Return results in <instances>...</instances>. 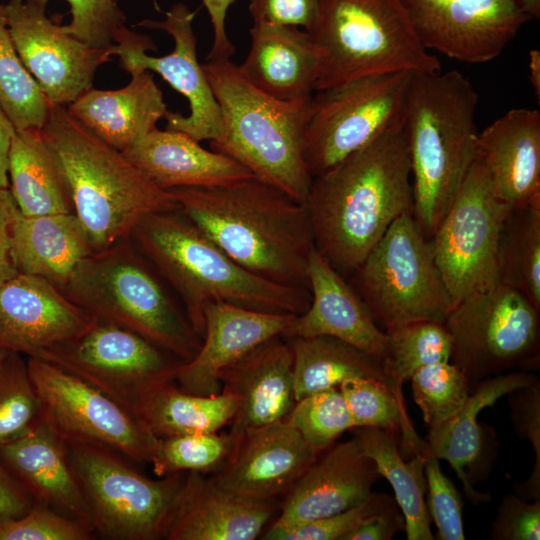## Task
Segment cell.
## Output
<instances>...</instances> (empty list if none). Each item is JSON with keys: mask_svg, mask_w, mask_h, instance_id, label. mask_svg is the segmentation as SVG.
<instances>
[{"mask_svg": "<svg viewBox=\"0 0 540 540\" xmlns=\"http://www.w3.org/2000/svg\"><path fill=\"white\" fill-rule=\"evenodd\" d=\"M316 250L339 272H353L402 214L413 212L402 121L313 177L304 202Z\"/></svg>", "mask_w": 540, "mask_h": 540, "instance_id": "obj_1", "label": "cell"}, {"mask_svg": "<svg viewBox=\"0 0 540 540\" xmlns=\"http://www.w3.org/2000/svg\"><path fill=\"white\" fill-rule=\"evenodd\" d=\"M179 209L229 257L266 280L309 289L315 248L307 208L256 176L169 190Z\"/></svg>", "mask_w": 540, "mask_h": 540, "instance_id": "obj_2", "label": "cell"}, {"mask_svg": "<svg viewBox=\"0 0 540 540\" xmlns=\"http://www.w3.org/2000/svg\"><path fill=\"white\" fill-rule=\"evenodd\" d=\"M129 238L179 297L201 340L204 309L211 302L295 315L310 304L309 289L275 283L249 272L179 208L147 215Z\"/></svg>", "mask_w": 540, "mask_h": 540, "instance_id": "obj_3", "label": "cell"}, {"mask_svg": "<svg viewBox=\"0 0 540 540\" xmlns=\"http://www.w3.org/2000/svg\"><path fill=\"white\" fill-rule=\"evenodd\" d=\"M479 97L459 71L411 76L403 112L413 216L430 239L477 154Z\"/></svg>", "mask_w": 540, "mask_h": 540, "instance_id": "obj_4", "label": "cell"}, {"mask_svg": "<svg viewBox=\"0 0 540 540\" xmlns=\"http://www.w3.org/2000/svg\"><path fill=\"white\" fill-rule=\"evenodd\" d=\"M41 132L93 252L128 239L147 215L179 208L169 190L152 183L66 107L51 105Z\"/></svg>", "mask_w": 540, "mask_h": 540, "instance_id": "obj_5", "label": "cell"}, {"mask_svg": "<svg viewBox=\"0 0 540 540\" xmlns=\"http://www.w3.org/2000/svg\"><path fill=\"white\" fill-rule=\"evenodd\" d=\"M222 117L211 150L245 166L259 179L304 203L312 183L304 156L310 99L281 101L260 91L230 59L202 65Z\"/></svg>", "mask_w": 540, "mask_h": 540, "instance_id": "obj_6", "label": "cell"}, {"mask_svg": "<svg viewBox=\"0 0 540 540\" xmlns=\"http://www.w3.org/2000/svg\"><path fill=\"white\" fill-rule=\"evenodd\" d=\"M170 290L130 238L92 252L61 289L93 319L130 330L185 363L202 340Z\"/></svg>", "mask_w": 540, "mask_h": 540, "instance_id": "obj_7", "label": "cell"}, {"mask_svg": "<svg viewBox=\"0 0 540 540\" xmlns=\"http://www.w3.org/2000/svg\"><path fill=\"white\" fill-rule=\"evenodd\" d=\"M306 31L320 54L315 91L369 75L441 70L419 40L406 0H318Z\"/></svg>", "mask_w": 540, "mask_h": 540, "instance_id": "obj_8", "label": "cell"}, {"mask_svg": "<svg viewBox=\"0 0 540 540\" xmlns=\"http://www.w3.org/2000/svg\"><path fill=\"white\" fill-rule=\"evenodd\" d=\"M67 448L95 534L111 540L166 539L186 475L154 480L106 447L67 443Z\"/></svg>", "mask_w": 540, "mask_h": 540, "instance_id": "obj_9", "label": "cell"}, {"mask_svg": "<svg viewBox=\"0 0 540 540\" xmlns=\"http://www.w3.org/2000/svg\"><path fill=\"white\" fill-rule=\"evenodd\" d=\"M353 273L359 297L385 331L420 320L444 323L452 308L430 239L413 212L391 224Z\"/></svg>", "mask_w": 540, "mask_h": 540, "instance_id": "obj_10", "label": "cell"}, {"mask_svg": "<svg viewBox=\"0 0 540 540\" xmlns=\"http://www.w3.org/2000/svg\"><path fill=\"white\" fill-rule=\"evenodd\" d=\"M539 313L526 296L502 284L466 296L451 308L444 322L452 339L450 361L471 390L494 375L539 368Z\"/></svg>", "mask_w": 540, "mask_h": 540, "instance_id": "obj_11", "label": "cell"}, {"mask_svg": "<svg viewBox=\"0 0 540 540\" xmlns=\"http://www.w3.org/2000/svg\"><path fill=\"white\" fill-rule=\"evenodd\" d=\"M412 74L364 76L312 95L304 131V156L312 178L402 121Z\"/></svg>", "mask_w": 540, "mask_h": 540, "instance_id": "obj_12", "label": "cell"}, {"mask_svg": "<svg viewBox=\"0 0 540 540\" xmlns=\"http://www.w3.org/2000/svg\"><path fill=\"white\" fill-rule=\"evenodd\" d=\"M34 358L79 377L135 416L153 390L175 381L184 363L144 337L98 320L80 335Z\"/></svg>", "mask_w": 540, "mask_h": 540, "instance_id": "obj_13", "label": "cell"}, {"mask_svg": "<svg viewBox=\"0 0 540 540\" xmlns=\"http://www.w3.org/2000/svg\"><path fill=\"white\" fill-rule=\"evenodd\" d=\"M511 206L496 193L476 154L459 191L430 238L452 307L498 284L496 244Z\"/></svg>", "mask_w": 540, "mask_h": 540, "instance_id": "obj_14", "label": "cell"}, {"mask_svg": "<svg viewBox=\"0 0 540 540\" xmlns=\"http://www.w3.org/2000/svg\"><path fill=\"white\" fill-rule=\"evenodd\" d=\"M41 418L66 442L111 449L135 462L151 461L158 438L142 421L79 377L27 358Z\"/></svg>", "mask_w": 540, "mask_h": 540, "instance_id": "obj_15", "label": "cell"}, {"mask_svg": "<svg viewBox=\"0 0 540 540\" xmlns=\"http://www.w3.org/2000/svg\"><path fill=\"white\" fill-rule=\"evenodd\" d=\"M195 15V11L178 3L165 12L164 20L145 19L138 23L145 28L165 31L173 38L174 49L165 56L146 54L147 50H156L154 42L126 26L116 34L109 54L118 56L121 68L128 73L154 71L186 97L190 113L184 116L168 111L164 117L166 129L185 133L198 142H211L221 135L222 117L203 66L197 59V39L193 30Z\"/></svg>", "mask_w": 540, "mask_h": 540, "instance_id": "obj_16", "label": "cell"}, {"mask_svg": "<svg viewBox=\"0 0 540 540\" xmlns=\"http://www.w3.org/2000/svg\"><path fill=\"white\" fill-rule=\"evenodd\" d=\"M47 0L0 4L15 49L51 105L67 107L92 88L97 68L111 60L109 49L92 48L47 16Z\"/></svg>", "mask_w": 540, "mask_h": 540, "instance_id": "obj_17", "label": "cell"}, {"mask_svg": "<svg viewBox=\"0 0 540 540\" xmlns=\"http://www.w3.org/2000/svg\"><path fill=\"white\" fill-rule=\"evenodd\" d=\"M428 51L463 63L497 58L531 16L517 0H406Z\"/></svg>", "mask_w": 540, "mask_h": 540, "instance_id": "obj_18", "label": "cell"}, {"mask_svg": "<svg viewBox=\"0 0 540 540\" xmlns=\"http://www.w3.org/2000/svg\"><path fill=\"white\" fill-rule=\"evenodd\" d=\"M320 453L280 421L245 431L212 479L243 498L272 501L285 494Z\"/></svg>", "mask_w": 540, "mask_h": 540, "instance_id": "obj_19", "label": "cell"}, {"mask_svg": "<svg viewBox=\"0 0 540 540\" xmlns=\"http://www.w3.org/2000/svg\"><path fill=\"white\" fill-rule=\"evenodd\" d=\"M95 322L45 278L17 273L0 286V349L34 357Z\"/></svg>", "mask_w": 540, "mask_h": 540, "instance_id": "obj_20", "label": "cell"}, {"mask_svg": "<svg viewBox=\"0 0 540 540\" xmlns=\"http://www.w3.org/2000/svg\"><path fill=\"white\" fill-rule=\"evenodd\" d=\"M380 474L358 439L323 450L285 493L278 518L282 528L343 512L365 501Z\"/></svg>", "mask_w": 540, "mask_h": 540, "instance_id": "obj_21", "label": "cell"}, {"mask_svg": "<svg viewBox=\"0 0 540 540\" xmlns=\"http://www.w3.org/2000/svg\"><path fill=\"white\" fill-rule=\"evenodd\" d=\"M295 314L252 310L223 302L204 309V335L196 355L175 377L188 393L210 396L221 392L220 374L263 342L282 336Z\"/></svg>", "mask_w": 540, "mask_h": 540, "instance_id": "obj_22", "label": "cell"}, {"mask_svg": "<svg viewBox=\"0 0 540 540\" xmlns=\"http://www.w3.org/2000/svg\"><path fill=\"white\" fill-rule=\"evenodd\" d=\"M220 383L236 402L232 446L247 430L283 421L296 402L289 342L282 336L263 342L225 368Z\"/></svg>", "mask_w": 540, "mask_h": 540, "instance_id": "obj_23", "label": "cell"}, {"mask_svg": "<svg viewBox=\"0 0 540 540\" xmlns=\"http://www.w3.org/2000/svg\"><path fill=\"white\" fill-rule=\"evenodd\" d=\"M311 295L306 311L295 315L282 335L330 336L344 341L382 363L386 333L373 320L355 290L314 248L307 265Z\"/></svg>", "mask_w": 540, "mask_h": 540, "instance_id": "obj_24", "label": "cell"}, {"mask_svg": "<svg viewBox=\"0 0 540 540\" xmlns=\"http://www.w3.org/2000/svg\"><path fill=\"white\" fill-rule=\"evenodd\" d=\"M477 156L509 206L540 203V112L513 108L479 132Z\"/></svg>", "mask_w": 540, "mask_h": 540, "instance_id": "obj_25", "label": "cell"}, {"mask_svg": "<svg viewBox=\"0 0 540 540\" xmlns=\"http://www.w3.org/2000/svg\"><path fill=\"white\" fill-rule=\"evenodd\" d=\"M537 379L529 371H509L483 379L471 390L464 406L439 427L429 430L428 449L437 459L447 461L462 483L465 497L473 504L490 501V495L474 488L488 469L483 461L488 453V432L477 418L510 391Z\"/></svg>", "mask_w": 540, "mask_h": 540, "instance_id": "obj_26", "label": "cell"}, {"mask_svg": "<svg viewBox=\"0 0 540 540\" xmlns=\"http://www.w3.org/2000/svg\"><path fill=\"white\" fill-rule=\"evenodd\" d=\"M251 46L238 66L254 87L281 101L312 97L320 67L319 50L306 30L295 26L254 23Z\"/></svg>", "mask_w": 540, "mask_h": 540, "instance_id": "obj_27", "label": "cell"}, {"mask_svg": "<svg viewBox=\"0 0 540 540\" xmlns=\"http://www.w3.org/2000/svg\"><path fill=\"white\" fill-rule=\"evenodd\" d=\"M0 460L35 501L93 529L67 443L42 418L26 435L0 448Z\"/></svg>", "mask_w": 540, "mask_h": 540, "instance_id": "obj_28", "label": "cell"}, {"mask_svg": "<svg viewBox=\"0 0 540 540\" xmlns=\"http://www.w3.org/2000/svg\"><path fill=\"white\" fill-rule=\"evenodd\" d=\"M274 511L272 501L238 496L199 472L186 475L167 540H253Z\"/></svg>", "mask_w": 540, "mask_h": 540, "instance_id": "obj_29", "label": "cell"}, {"mask_svg": "<svg viewBox=\"0 0 540 540\" xmlns=\"http://www.w3.org/2000/svg\"><path fill=\"white\" fill-rule=\"evenodd\" d=\"M122 153L164 190L209 187L255 176L234 159L207 150L190 136L174 130L156 128Z\"/></svg>", "mask_w": 540, "mask_h": 540, "instance_id": "obj_30", "label": "cell"}, {"mask_svg": "<svg viewBox=\"0 0 540 540\" xmlns=\"http://www.w3.org/2000/svg\"><path fill=\"white\" fill-rule=\"evenodd\" d=\"M130 74L131 80L125 87L91 88L66 107L91 133L121 152L156 129L158 121L169 111L148 70Z\"/></svg>", "mask_w": 540, "mask_h": 540, "instance_id": "obj_31", "label": "cell"}, {"mask_svg": "<svg viewBox=\"0 0 540 540\" xmlns=\"http://www.w3.org/2000/svg\"><path fill=\"white\" fill-rule=\"evenodd\" d=\"M92 252L74 213L25 216L18 209L12 230V259L18 273L45 278L61 290Z\"/></svg>", "mask_w": 540, "mask_h": 540, "instance_id": "obj_32", "label": "cell"}, {"mask_svg": "<svg viewBox=\"0 0 540 540\" xmlns=\"http://www.w3.org/2000/svg\"><path fill=\"white\" fill-rule=\"evenodd\" d=\"M7 171L9 189L21 214L73 213L64 178L41 130H15Z\"/></svg>", "mask_w": 540, "mask_h": 540, "instance_id": "obj_33", "label": "cell"}, {"mask_svg": "<svg viewBox=\"0 0 540 540\" xmlns=\"http://www.w3.org/2000/svg\"><path fill=\"white\" fill-rule=\"evenodd\" d=\"M351 430L365 454L375 463L380 476L392 486L394 499L404 516L407 540H434L425 501L427 448L423 453L405 459L394 433L376 427Z\"/></svg>", "mask_w": 540, "mask_h": 540, "instance_id": "obj_34", "label": "cell"}, {"mask_svg": "<svg viewBox=\"0 0 540 540\" xmlns=\"http://www.w3.org/2000/svg\"><path fill=\"white\" fill-rule=\"evenodd\" d=\"M286 340L293 354L296 401L316 392L338 388L342 382L353 378L376 379L391 391L382 363L344 341L330 336Z\"/></svg>", "mask_w": 540, "mask_h": 540, "instance_id": "obj_35", "label": "cell"}, {"mask_svg": "<svg viewBox=\"0 0 540 540\" xmlns=\"http://www.w3.org/2000/svg\"><path fill=\"white\" fill-rule=\"evenodd\" d=\"M235 409V399L228 392L195 395L172 381L153 390L139 406L136 417L156 438H166L218 432L230 423Z\"/></svg>", "mask_w": 540, "mask_h": 540, "instance_id": "obj_36", "label": "cell"}, {"mask_svg": "<svg viewBox=\"0 0 540 540\" xmlns=\"http://www.w3.org/2000/svg\"><path fill=\"white\" fill-rule=\"evenodd\" d=\"M498 284L511 287L540 310V203L511 207L496 244Z\"/></svg>", "mask_w": 540, "mask_h": 540, "instance_id": "obj_37", "label": "cell"}, {"mask_svg": "<svg viewBox=\"0 0 540 540\" xmlns=\"http://www.w3.org/2000/svg\"><path fill=\"white\" fill-rule=\"evenodd\" d=\"M387 339L382 366L390 389L405 404L403 384L421 367L450 361L452 339L442 322L420 320L385 331Z\"/></svg>", "mask_w": 540, "mask_h": 540, "instance_id": "obj_38", "label": "cell"}, {"mask_svg": "<svg viewBox=\"0 0 540 540\" xmlns=\"http://www.w3.org/2000/svg\"><path fill=\"white\" fill-rule=\"evenodd\" d=\"M338 389L353 416L356 427H376L394 433L405 459L421 454L427 441L416 432L405 404L386 385L373 378H353Z\"/></svg>", "mask_w": 540, "mask_h": 540, "instance_id": "obj_39", "label": "cell"}, {"mask_svg": "<svg viewBox=\"0 0 540 540\" xmlns=\"http://www.w3.org/2000/svg\"><path fill=\"white\" fill-rule=\"evenodd\" d=\"M0 107L15 130H41L51 104L21 61L0 12Z\"/></svg>", "mask_w": 540, "mask_h": 540, "instance_id": "obj_40", "label": "cell"}, {"mask_svg": "<svg viewBox=\"0 0 540 540\" xmlns=\"http://www.w3.org/2000/svg\"><path fill=\"white\" fill-rule=\"evenodd\" d=\"M41 420L27 361L8 352L0 365V448L30 432Z\"/></svg>", "mask_w": 540, "mask_h": 540, "instance_id": "obj_41", "label": "cell"}, {"mask_svg": "<svg viewBox=\"0 0 540 540\" xmlns=\"http://www.w3.org/2000/svg\"><path fill=\"white\" fill-rule=\"evenodd\" d=\"M410 380L414 401L429 430L439 427L455 415L471 393L466 376L451 361L423 366Z\"/></svg>", "mask_w": 540, "mask_h": 540, "instance_id": "obj_42", "label": "cell"}, {"mask_svg": "<svg viewBox=\"0 0 540 540\" xmlns=\"http://www.w3.org/2000/svg\"><path fill=\"white\" fill-rule=\"evenodd\" d=\"M232 440L228 433L186 434L158 438L150 463L156 475L218 470L228 459Z\"/></svg>", "mask_w": 540, "mask_h": 540, "instance_id": "obj_43", "label": "cell"}, {"mask_svg": "<svg viewBox=\"0 0 540 540\" xmlns=\"http://www.w3.org/2000/svg\"><path fill=\"white\" fill-rule=\"evenodd\" d=\"M322 452L347 430L356 427L338 388L316 392L297 400L283 420Z\"/></svg>", "mask_w": 540, "mask_h": 540, "instance_id": "obj_44", "label": "cell"}, {"mask_svg": "<svg viewBox=\"0 0 540 540\" xmlns=\"http://www.w3.org/2000/svg\"><path fill=\"white\" fill-rule=\"evenodd\" d=\"M94 535L85 523L37 501L20 517L0 516V540H91Z\"/></svg>", "mask_w": 540, "mask_h": 540, "instance_id": "obj_45", "label": "cell"}, {"mask_svg": "<svg viewBox=\"0 0 540 540\" xmlns=\"http://www.w3.org/2000/svg\"><path fill=\"white\" fill-rule=\"evenodd\" d=\"M393 502L395 499L387 494L372 492L365 501L343 512L289 527H270L263 539L342 540L347 533Z\"/></svg>", "mask_w": 540, "mask_h": 540, "instance_id": "obj_46", "label": "cell"}, {"mask_svg": "<svg viewBox=\"0 0 540 540\" xmlns=\"http://www.w3.org/2000/svg\"><path fill=\"white\" fill-rule=\"evenodd\" d=\"M506 396L515 433L527 440L534 451L531 474L515 486V491L523 499L540 500V381L518 387Z\"/></svg>", "mask_w": 540, "mask_h": 540, "instance_id": "obj_47", "label": "cell"}, {"mask_svg": "<svg viewBox=\"0 0 540 540\" xmlns=\"http://www.w3.org/2000/svg\"><path fill=\"white\" fill-rule=\"evenodd\" d=\"M49 2V0H47ZM71 21L63 30L86 45L110 49L118 31L125 27V15L117 0H66Z\"/></svg>", "mask_w": 540, "mask_h": 540, "instance_id": "obj_48", "label": "cell"}, {"mask_svg": "<svg viewBox=\"0 0 540 540\" xmlns=\"http://www.w3.org/2000/svg\"><path fill=\"white\" fill-rule=\"evenodd\" d=\"M439 459L425 451L427 508L437 528V539L465 540L461 495L452 481L442 472Z\"/></svg>", "mask_w": 540, "mask_h": 540, "instance_id": "obj_49", "label": "cell"}, {"mask_svg": "<svg viewBox=\"0 0 540 540\" xmlns=\"http://www.w3.org/2000/svg\"><path fill=\"white\" fill-rule=\"evenodd\" d=\"M493 540H539L540 500L528 502L518 494L502 497L492 523Z\"/></svg>", "mask_w": 540, "mask_h": 540, "instance_id": "obj_50", "label": "cell"}, {"mask_svg": "<svg viewBox=\"0 0 540 540\" xmlns=\"http://www.w3.org/2000/svg\"><path fill=\"white\" fill-rule=\"evenodd\" d=\"M318 0H250L254 23L302 26L308 30L315 21Z\"/></svg>", "mask_w": 540, "mask_h": 540, "instance_id": "obj_51", "label": "cell"}, {"mask_svg": "<svg viewBox=\"0 0 540 540\" xmlns=\"http://www.w3.org/2000/svg\"><path fill=\"white\" fill-rule=\"evenodd\" d=\"M405 529L404 516L396 501L373 514L342 540H391Z\"/></svg>", "mask_w": 540, "mask_h": 540, "instance_id": "obj_52", "label": "cell"}, {"mask_svg": "<svg viewBox=\"0 0 540 540\" xmlns=\"http://www.w3.org/2000/svg\"><path fill=\"white\" fill-rule=\"evenodd\" d=\"M17 211L10 189L0 187V286L18 273L12 259V230Z\"/></svg>", "mask_w": 540, "mask_h": 540, "instance_id": "obj_53", "label": "cell"}, {"mask_svg": "<svg viewBox=\"0 0 540 540\" xmlns=\"http://www.w3.org/2000/svg\"><path fill=\"white\" fill-rule=\"evenodd\" d=\"M35 500L0 460V516L17 518L33 506Z\"/></svg>", "mask_w": 540, "mask_h": 540, "instance_id": "obj_54", "label": "cell"}, {"mask_svg": "<svg viewBox=\"0 0 540 540\" xmlns=\"http://www.w3.org/2000/svg\"><path fill=\"white\" fill-rule=\"evenodd\" d=\"M235 0H202L213 27V44L207 59H230L235 48L226 33V14Z\"/></svg>", "mask_w": 540, "mask_h": 540, "instance_id": "obj_55", "label": "cell"}, {"mask_svg": "<svg viewBox=\"0 0 540 540\" xmlns=\"http://www.w3.org/2000/svg\"><path fill=\"white\" fill-rule=\"evenodd\" d=\"M15 128L0 107V187L9 188L8 152Z\"/></svg>", "mask_w": 540, "mask_h": 540, "instance_id": "obj_56", "label": "cell"}, {"mask_svg": "<svg viewBox=\"0 0 540 540\" xmlns=\"http://www.w3.org/2000/svg\"><path fill=\"white\" fill-rule=\"evenodd\" d=\"M529 81L534 91L537 101H540V51L531 49L529 51Z\"/></svg>", "mask_w": 540, "mask_h": 540, "instance_id": "obj_57", "label": "cell"}, {"mask_svg": "<svg viewBox=\"0 0 540 540\" xmlns=\"http://www.w3.org/2000/svg\"><path fill=\"white\" fill-rule=\"evenodd\" d=\"M531 18H540V0H517Z\"/></svg>", "mask_w": 540, "mask_h": 540, "instance_id": "obj_58", "label": "cell"}, {"mask_svg": "<svg viewBox=\"0 0 540 540\" xmlns=\"http://www.w3.org/2000/svg\"><path fill=\"white\" fill-rule=\"evenodd\" d=\"M8 351L0 349V365L3 362L5 356L7 355Z\"/></svg>", "mask_w": 540, "mask_h": 540, "instance_id": "obj_59", "label": "cell"}]
</instances>
